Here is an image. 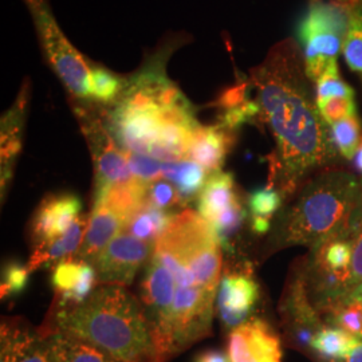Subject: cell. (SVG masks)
I'll return each mask as SVG.
<instances>
[{
  "label": "cell",
  "mask_w": 362,
  "mask_h": 362,
  "mask_svg": "<svg viewBox=\"0 0 362 362\" xmlns=\"http://www.w3.org/2000/svg\"><path fill=\"white\" fill-rule=\"evenodd\" d=\"M358 339L339 327H322L310 341L311 349L329 362H345Z\"/></svg>",
  "instance_id": "obj_21"
},
{
  "label": "cell",
  "mask_w": 362,
  "mask_h": 362,
  "mask_svg": "<svg viewBox=\"0 0 362 362\" xmlns=\"http://www.w3.org/2000/svg\"><path fill=\"white\" fill-rule=\"evenodd\" d=\"M37 28L47 61L69 93L78 101L90 100L91 65L66 38L49 0H23Z\"/></svg>",
  "instance_id": "obj_6"
},
{
  "label": "cell",
  "mask_w": 362,
  "mask_h": 362,
  "mask_svg": "<svg viewBox=\"0 0 362 362\" xmlns=\"http://www.w3.org/2000/svg\"><path fill=\"white\" fill-rule=\"evenodd\" d=\"M125 223V218L113 208L104 203H95L93 206L88 231L76 252L77 260L93 263L117 235L121 233Z\"/></svg>",
  "instance_id": "obj_12"
},
{
  "label": "cell",
  "mask_w": 362,
  "mask_h": 362,
  "mask_svg": "<svg viewBox=\"0 0 362 362\" xmlns=\"http://www.w3.org/2000/svg\"><path fill=\"white\" fill-rule=\"evenodd\" d=\"M127 78L119 77L103 66L91 65L90 100L100 104H115L125 88Z\"/></svg>",
  "instance_id": "obj_23"
},
{
  "label": "cell",
  "mask_w": 362,
  "mask_h": 362,
  "mask_svg": "<svg viewBox=\"0 0 362 362\" xmlns=\"http://www.w3.org/2000/svg\"><path fill=\"white\" fill-rule=\"evenodd\" d=\"M125 156H127L132 173L137 179H140L146 184L163 179L161 177L163 161H158L151 156L139 155V153H132V152H125Z\"/></svg>",
  "instance_id": "obj_33"
},
{
  "label": "cell",
  "mask_w": 362,
  "mask_h": 362,
  "mask_svg": "<svg viewBox=\"0 0 362 362\" xmlns=\"http://www.w3.org/2000/svg\"><path fill=\"white\" fill-rule=\"evenodd\" d=\"M351 242V274H353V286L357 288L362 285V206L357 211L350 231Z\"/></svg>",
  "instance_id": "obj_34"
},
{
  "label": "cell",
  "mask_w": 362,
  "mask_h": 362,
  "mask_svg": "<svg viewBox=\"0 0 362 362\" xmlns=\"http://www.w3.org/2000/svg\"><path fill=\"white\" fill-rule=\"evenodd\" d=\"M153 245L121 233L91 264L103 285L129 286L137 272L149 260Z\"/></svg>",
  "instance_id": "obj_8"
},
{
  "label": "cell",
  "mask_w": 362,
  "mask_h": 362,
  "mask_svg": "<svg viewBox=\"0 0 362 362\" xmlns=\"http://www.w3.org/2000/svg\"><path fill=\"white\" fill-rule=\"evenodd\" d=\"M330 130L337 151L346 160L354 158L358 152L361 139V124L357 115L346 117L330 125Z\"/></svg>",
  "instance_id": "obj_25"
},
{
  "label": "cell",
  "mask_w": 362,
  "mask_h": 362,
  "mask_svg": "<svg viewBox=\"0 0 362 362\" xmlns=\"http://www.w3.org/2000/svg\"><path fill=\"white\" fill-rule=\"evenodd\" d=\"M345 362H362V341H358L356 344Z\"/></svg>",
  "instance_id": "obj_38"
},
{
  "label": "cell",
  "mask_w": 362,
  "mask_h": 362,
  "mask_svg": "<svg viewBox=\"0 0 362 362\" xmlns=\"http://www.w3.org/2000/svg\"><path fill=\"white\" fill-rule=\"evenodd\" d=\"M161 177L170 181L180 194L181 203L191 202L200 194L206 181L207 170L192 160L170 161L161 164Z\"/></svg>",
  "instance_id": "obj_19"
},
{
  "label": "cell",
  "mask_w": 362,
  "mask_h": 362,
  "mask_svg": "<svg viewBox=\"0 0 362 362\" xmlns=\"http://www.w3.org/2000/svg\"><path fill=\"white\" fill-rule=\"evenodd\" d=\"M339 4L346 7H354V6H362V0H336Z\"/></svg>",
  "instance_id": "obj_40"
},
{
  "label": "cell",
  "mask_w": 362,
  "mask_h": 362,
  "mask_svg": "<svg viewBox=\"0 0 362 362\" xmlns=\"http://www.w3.org/2000/svg\"><path fill=\"white\" fill-rule=\"evenodd\" d=\"M82 203L76 194L47 196L31 223V236L38 246L54 242L79 218Z\"/></svg>",
  "instance_id": "obj_10"
},
{
  "label": "cell",
  "mask_w": 362,
  "mask_h": 362,
  "mask_svg": "<svg viewBox=\"0 0 362 362\" xmlns=\"http://www.w3.org/2000/svg\"><path fill=\"white\" fill-rule=\"evenodd\" d=\"M88 227H89L88 219L79 216L62 236H59L54 242L37 247L28 264L30 270L34 272L35 269H38L39 266H47L58 260L62 262L67 257L76 254L78 248L82 245Z\"/></svg>",
  "instance_id": "obj_17"
},
{
  "label": "cell",
  "mask_w": 362,
  "mask_h": 362,
  "mask_svg": "<svg viewBox=\"0 0 362 362\" xmlns=\"http://www.w3.org/2000/svg\"><path fill=\"white\" fill-rule=\"evenodd\" d=\"M220 242L192 209L175 215L153 245L140 302L161 362L209 336L221 272Z\"/></svg>",
  "instance_id": "obj_1"
},
{
  "label": "cell",
  "mask_w": 362,
  "mask_h": 362,
  "mask_svg": "<svg viewBox=\"0 0 362 362\" xmlns=\"http://www.w3.org/2000/svg\"><path fill=\"white\" fill-rule=\"evenodd\" d=\"M315 85V103H322L334 97L354 98V90L339 76L337 62L326 69Z\"/></svg>",
  "instance_id": "obj_28"
},
{
  "label": "cell",
  "mask_w": 362,
  "mask_h": 362,
  "mask_svg": "<svg viewBox=\"0 0 362 362\" xmlns=\"http://www.w3.org/2000/svg\"><path fill=\"white\" fill-rule=\"evenodd\" d=\"M325 310L330 313L334 326L356 338H362V285L338 298Z\"/></svg>",
  "instance_id": "obj_22"
},
{
  "label": "cell",
  "mask_w": 362,
  "mask_h": 362,
  "mask_svg": "<svg viewBox=\"0 0 362 362\" xmlns=\"http://www.w3.org/2000/svg\"><path fill=\"white\" fill-rule=\"evenodd\" d=\"M192 362H231L228 354L223 350L207 349L196 354Z\"/></svg>",
  "instance_id": "obj_36"
},
{
  "label": "cell",
  "mask_w": 362,
  "mask_h": 362,
  "mask_svg": "<svg viewBox=\"0 0 362 362\" xmlns=\"http://www.w3.org/2000/svg\"><path fill=\"white\" fill-rule=\"evenodd\" d=\"M30 267L18 262H8L3 270L1 298L11 297L22 293L28 284Z\"/></svg>",
  "instance_id": "obj_31"
},
{
  "label": "cell",
  "mask_w": 362,
  "mask_h": 362,
  "mask_svg": "<svg viewBox=\"0 0 362 362\" xmlns=\"http://www.w3.org/2000/svg\"><path fill=\"white\" fill-rule=\"evenodd\" d=\"M231 130H227L220 125H200L194 132L189 149V160L212 173L215 170H220L231 149Z\"/></svg>",
  "instance_id": "obj_14"
},
{
  "label": "cell",
  "mask_w": 362,
  "mask_h": 362,
  "mask_svg": "<svg viewBox=\"0 0 362 362\" xmlns=\"http://www.w3.org/2000/svg\"><path fill=\"white\" fill-rule=\"evenodd\" d=\"M227 354L231 362H282L284 350L270 325L250 318L230 332Z\"/></svg>",
  "instance_id": "obj_9"
},
{
  "label": "cell",
  "mask_w": 362,
  "mask_h": 362,
  "mask_svg": "<svg viewBox=\"0 0 362 362\" xmlns=\"http://www.w3.org/2000/svg\"><path fill=\"white\" fill-rule=\"evenodd\" d=\"M346 11L348 28L342 45V54L350 69L362 74V6L346 7Z\"/></svg>",
  "instance_id": "obj_24"
},
{
  "label": "cell",
  "mask_w": 362,
  "mask_h": 362,
  "mask_svg": "<svg viewBox=\"0 0 362 362\" xmlns=\"http://www.w3.org/2000/svg\"><path fill=\"white\" fill-rule=\"evenodd\" d=\"M19 330L16 326H1V358L0 362H16Z\"/></svg>",
  "instance_id": "obj_35"
},
{
  "label": "cell",
  "mask_w": 362,
  "mask_h": 362,
  "mask_svg": "<svg viewBox=\"0 0 362 362\" xmlns=\"http://www.w3.org/2000/svg\"><path fill=\"white\" fill-rule=\"evenodd\" d=\"M46 336L57 362H124L76 337L55 330H50Z\"/></svg>",
  "instance_id": "obj_18"
},
{
  "label": "cell",
  "mask_w": 362,
  "mask_h": 362,
  "mask_svg": "<svg viewBox=\"0 0 362 362\" xmlns=\"http://www.w3.org/2000/svg\"><path fill=\"white\" fill-rule=\"evenodd\" d=\"M167 52H158L127 78L124 90L104 119L122 151L158 161L182 130L199 124L194 106L167 76Z\"/></svg>",
  "instance_id": "obj_3"
},
{
  "label": "cell",
  "mask_w": 362,
  "mask_h": 362,
  "mask_svg": "<svg viewBox=\"0 0 362 362\" xmlns=\"http://www.w3.org/2000/svg\"><path fill=\"white\" fill-rule=\"evenodd\" d=\"M252 230L257 233H267L270 230V221L266 218H252Z\"/></svg>",
  "instance_id": "obj_37"
},
{
  "label": "cell",
  "mask_w": 362,
  "mask_h": 362,
  "mask_svg": "<svg viewBox=\"0 0 362 362\" xmlns=\"http://www.w3.org/2000/svg\"><path fill=\"white\" fill-rule=\"evenodd\" d=\"M258 298V285L248 275L228 274L223 276L216 296L220 321L231 330L245 324Z\"/></svg>",
  "instance_id": "obj_11"
},
{
  "label": "cell",
  "mask_w": 362,
  "mask_h": 362,
  "mask_svg": "<svg viewBox=\"0 0 362 362\" xmlns=\"http://www.w3.org/2000/svg\"><path fill=\"white\" fill-rule=\"evenodd\" d=\"M246 209L238 199L233 206L223 211L216 219L209 223L219 239L220 246L230 250V239L240 228L243 220L246 219Z\"/></svg>",
  "instance_id": "obj_27"
},
{
  "label": "cell",
  "mask_w": 362,
  "mask_h": 362,
  "mask_svg": "<svg viewBox=\"0 0 362 362\" xmlns=\"http://www.w3.org/2000/svg\"><path fill=\"white\" fill-rule=\"evenodd\" d=\"M172 218L173 216H170L165 209L153 207L145 202L127 220L124 233H129L144 242L155 243L161 233L165 231Z\"/></svg>",
  "instance_id": "obj_20"
},
{
  "label": "cell",
  "mask_w": 362,
  "mask_h": 362,
  "mask_svg": "<svg viewBox=\"0 0 362 362\" xmlns=\"http://www.w3.org/2000/svg\"><path fill=\"white\" fill-rule=\"evenodd\" d=\"M146 203L160 209H167L177 204H182L179 191L170 181L165 179H158L148 184Z\"/></svg>",
  "instance_id": "obj_30"
},
{
  "label": "cell",
  "mask_w": 362,
  "mask_h": 362,
  "mask_svg": "<svg viewBox=\"0 0 362 362\" xmlns=\"http://www.w3.org/2000/svg\"><path fill=\"white\" fill-rule=\"evenodd\" d=\"M52 330L86 341L119 361L161 362L141 302L122 286H101L83 302L59 308Z\"/></svg>",
  "instance_id": "obj_4"
},
{
  "label": "cell",
  "mask_w": 362,
  "mask_h": 362,
  "mask_svg": "<svg viewBox=\"0 0 362 362\" xmlns=\"http://www.w3.org/2000/svg\"><path fill=\"white\" fill-rule=\"evenodd\" d=\"M16 362H57L47 336H33L27 330H19Z\"/></svg>",
  "instance_id": "obj_26"
},
{
  "label": "cell",
  "mask_w": 362,
  "mask_h": 362,
  "mask_svg": "<svg viewBox=\"0 0 362 362\" xmlns=\"http://www.w3.org/2000/svg\"><path fill=\"white\" fill-rule=\"evenodd\" d=\"M238 199L233 175L215 170L208 175L207 181L199 194L197 214L208 223H212Z\"/></svg>",
  "instance_id": "obj_16"
},
{
  "label": "cell",
  "mask_w": 362,
  "mask_h": 362,
  "mask_svg": "<svg viewBox=\"0 0 362 362\" xmlns=\"http://www.w3.org/2000/svg\"><path fill=\"white\" fill-rule=\"evenodd\" d=\"M306 79L299 49L287 39L252 69L248 82L257 94L259 117L276 144L270 160L272 180L287 196L311 170L329 165L337 157L332 130L311 98Z\"/></svg>",
  "instance_id": "obj_2"
},
{
  "label": "cell",
  "mask_w": 362,
  "mask_h": 362,
  "mask_svg": "<svg viewBox=\"0 0 362 362\" xmlns=\"http://www.w3.org/2000/svg\"><path fill=\"white\" fill-rule=\"evenodd\" d=\"M318 110L325 119V122L330 127L346 117L357 115L354 98L348 97H334L322 103H317Z\"/></svg>",
  "instance_id": "obj_32"
},
{
  "label": "cell",
  "mask_w": 362,
  "mask_h": 362,
  "mask_svg": "<svg viewBox=\"0 0 362 362\" xmlns=\"http://www.w3.org/2000/svg\"><path fill=\"white\" fill-rule=\"evenodd\" d=\"M361 206V188L351 175L324 173L306 185L286 214L279 227V245L315 248L330 239L350 235Z\"/></svg>",
  "instance_id": "obj_5"
},
{
  "label": "cell",
  "mask_w": 362,
  "mask_h": 362,
  "mask_svg": "<svg viewBox=\"0 0 362 362\" xmlns=\"http://www.w3.org/2000/svg\"><path fill=\"white\" fill-rule=\"evenodd\" d=\"M248 206L254 218L270 219L282 206V196L272 187L259 188L250 194Z\"/></svg>",
  "instance_id": "obj_29"
},
{
  "label": "cell",
  "mask_w": 362,
  "mask_h": 362,
  "mask_svg": "<svg viewBox=\"0 0 362 362\" xmlns=\"http://www.w3.org/2000/svg\"><path fill=\"white\" fill-rule=\"evenodd\" d=\"M97 282V272L93 264L77 259L59 262L52 272V286L62 293L59 308L83 302L94 291Z\"/></svg>",
  "instance_id": "obj_13"
},
{
  "label": "cell",
  "mask_w": 362,
  "mask_h": 362,
  "mask_svg": "<svg viewBox=\"0 0 362 362\" xmlns=\"http://www.w3.org/2000/svg\"><path fill=\"white\" fill-rule=\"evenodd\" d=\"M348 28L346 7L314 0L298 26V38L303 47L305 71L317 82L326 69L336 64Z\"/></svg>",
  "instance_id": "obj_7"
},
{
  "label": "cell",
  "mask_w": 362,
  "mask_h": 362,
  "mask_svg": "<svg viewBox=\"0 0 362 362\" xmlns=\"http://www.w3.org/2000/svg\"><path fill=\"white\" fill-rule=\"evenodd\" d=\"M354 164H356V168H357V170L360 172V173H362V143L361 146L358 148V152H357V155H356V157H354Z\"/></svg>",
  "instance_id": "obj_39"
},
{
  "label": "cell",
  "mask_w": 362,
  "mask_h": 362,
  "mask_svg": "<svg viewBox=\"0 0 362 362\" xmlns=\"http://www.w3.org/2000/svg\"><path fill=\"white\" fill-rule=\"evenodd\" d=\"M27 88L25 86L21 93L16 104L4 115L1 119V187L13 173V164L16 156L21 151L22 130L26 116Z\"/></svg>",
  "instance_id": "obj_15"
}]
</instances>
